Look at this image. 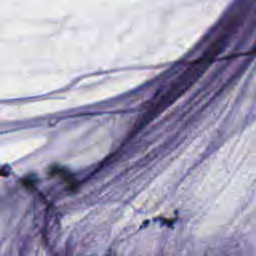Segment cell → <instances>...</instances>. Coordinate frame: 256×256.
Wrapping results in <instances>:
<instances>
[{"label": "cell", "mask_w": 256, "mask_h": 256, "mask_svg": "<svg viewBox=\"0 0 256 256\" xmlns=\"http://www.w3.org/2000/svg\"><path fill=\"white\" fill-rule=\"evenodd\" d=\"M209 55L210 52L205 57L199 59V61L188 67L177 79L170 83L168 88L161 95L153 99L143 115V122L154 118L166 106L170 105L175 99H177L197 79L207 65L208 60L210 59Z\"/></svg>", "instance_id": "6da1fadb"}]
</instances>
